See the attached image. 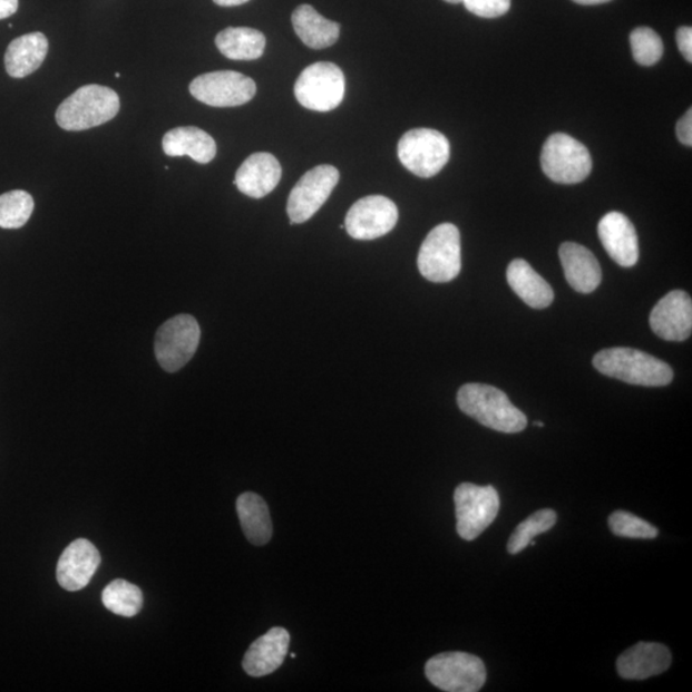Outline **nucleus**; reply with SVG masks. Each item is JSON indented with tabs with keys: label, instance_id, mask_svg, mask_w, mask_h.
I'll return each instance as SVG.
<instances>
[{
	"label": "nucleus",
	"instance_id": "f257e3e1",
	"mask_svg": "<svg viewBox=\"0 0 692 692\" xmlns=\"http://www.w3.org/2000/svg\"><path fill=\"white\" fill-rule=\"evenodd\" d=\"M458 407L478 423L504 433H518L527 417L511 405L506 392L485 383H467L458 391Z\"/></svg>",
	"mask_w": 692,
	"mask_h": 692
},
{
	"label": "nucleus",
	"instance_id": "f03ea898",
	"mask_svg": "<svg viewBox=\"0 0 692 692\" xmlns=\"http://www.w3.org/2000/svg\"><path fill=\"white\" fill-rule=\"evenodd\" d=\"M593 363L597 371L608 378L639 387H665L673 380L669 364L637 349H604L594 357Z\"/></svg>",
	"mask_w": 692,
	"mask_h": 692
},
{
	"label": "nucleus",
	"instance_id": "7ed1b4c3",
	"mask_svg": "<svg viewBox=\"0 0 692 692\" xmlns=\"http://www.w3.org/2000/svg\"><path fill=\"white\" fill-rule=\"evenodd\" d=\"M119 113L118 94L100 85H85L66 98L56 121L66 131H84L107 124Z\"/></svg>",
	"mask_w": 692,
	"mask_h": 692
},
{
	"label": "nucleus",
	"instance_id": "20e7f679",
	"mask_svg": "<svg viewBox=\"0 0 692 692\" xmlns=\"http://www.w3.org/2000/svg\"><path fill=\"white\" fill-rule=\"evenodd\" d=\"M418 270L436 284L455 280L461 270L460 234L457 226L441 224L430 231L418 253Z\"/></svg>",
	"mask_w": 692,
	"mask_h": 692
},
{
	"label": "nucleus",
	"instance_id": "39448f33",
	"mask_svg": "<svg viewBox=\"0 0 692 692\" xmlns=\"http://www.w3.org/2000/svg\"><path fill=\"white\" fill-rule=\"evenodd\" d=\"M398 157L410 173L430 178L448 164L450 143L446 135L432 128H415L401 136Z\"/></svg>",
	"mask_w": 692,
	"mask_h": 692
},
{
	"label": "nucleus",
	"instance_id": "423d86ee",
	"mask_svg": "<svg viewBox=\"0 0 692 692\" xmlns=\"http://www.w3.org/2000/svg\"><path fill=\"white\" fill-rule=\"evenodd\" d=\"M457 532L474 542L489 527L500 510L499 493L494 486L460 484L455 493Z\"/></svg>",
	"mask_w": 692,
	"mask_h": 692
},
{
	"label": "nucleus",
	"instance_id": "0eeeda50",
	"mask_svg": "<svg viewBox=\"0 0 692 692\" xmlns=\"http://www.w3.org/2000/svg\"><path fill=\"white\" fill-rule=\"evenodd\" d=\"M295 98L315 113H329L341 105L345 96V76L330 62H318L304 68L294 87Z\"/></svg>",
	"mask_w": 692,
	"mask_h": 692
},
{
	"label": "nucleus",
	"instance_id": "6e6552de",
	"mask_svg": "<svg viewBox=\"0 0 692 692\" xmlns=\"http://www.w3.org/2000/svg\"><path fill=\"white\" fill-rule=\"evenodd\" d=\"M544 174L558 184H578L593 169V159L584 144L567 134H554L542 153Z\"/></svg>",
	"mask_w": 692,
	"mask_h": 692
},
{
	"label": "nucleus",
	"instance_id": "1a4fd4ad",
	"mask_svg": "<svg viewBox=\"0 0 692 692\" xmlns=\"http://www.w3.org/2000/svg\"><path fill=\"white\" fill-rule=\"evenodd\" d=\"M425 672L433 686L448 692L480 691L487 676L480 657L461 652L432 656L426 663Z\"/></svg>",
	"mask_w": 692,
	"mask_h": 692
},
{
	"label": "nucleus",
	"instance_id": "9d476101",
	"mask_svg": "<svg viewBox=\"0 0 692 692\" xmlns=\"http://www.w3.org/2000/svg\"><path fill=\"white\" fill-rule=\"evenodd\" d=\"M201 326L191 314H178L166 321L156 333L154 352L162 369L173 373L192 361L199 347Z\"/></svg>",
	"mask_w": 692,
	"mask_h": 692
},
{
	"label": "nucleus",
	"instance_id": "9b49d317",
	"mask_svg": "<svg viewBox=\"0 0 692 692\" xmlns=\"http://www.w3.org/2000/svg\"><path fill=\"white\" fill-rule=\"evenodd\" d=\"M192 96L204 105L217 108L238 107L251 101L256 85L243 74L216 71L204 74L191 84Z\"/></svg>",
	"mask_w": 692,
	"mask_h": 692
},
{
	"label": "nucleus",
	"instance_id": "f8f14e48",
	"mask_svg": "<svg viewBox=\"0 0 692 692\" xmlns=\"http://www.w3.org/2000/svg\"><path fill=\"white\" fill-rule=\"evenodd\" d=\"M339 178V170L330 165L308 170L289 195L287 215L292 225L311 220L326 203Z\"/></svg>",
	"mask_w": 692,
	"mask_h": 692
},
{
	"label": "nucleus",
	"instance_id": "ddd939ff",
	"mask_svg": "<svg viewBox=\"0 0 692 692\" xmlns=\"http://www.w3.org/2000/svg\"><path fill=\"white\" fill-rule=\"evenodd\" d=\"M399 212L394 202L382 195L359 199L345 217L347 233L357 241H374L390 233L398 224Z\"/></svg>",
	"mask_w": 692,
	"mask_h": 692
},
{
	"label": "nucleus",
	"instance_id": "4468645a",
	"mask_svg": "<svg viewBox=\"0 0 692 692\" xmlns=\"http://www.w3.org/2000/svg\"><path fill=\"white\" fill-rule=\"evenodd\" d=\"M651 328L666 341H685L692 331V302L688 293L674 290L656 303L651 313Z\"/></svg>",
	"mask_w": 692,
	"mask_h": 692
},
{
	"label": "nucleus",
	"instance_id": "2eb2a0df",
	"mask_svg": "<svg viewBox=\"0 0 692 692\" xmlns=\"http://www.w3.org/2000/svg\"><path fill=\"white\" fill-rule=\"evenodd\" d=\"M100 554L87 538L67 546L57 564V581L67 592L87 587L99 568Z\"/></svg>",
	"mask_w": 692,
	"mask_h": 692
},
{
	"label": "nucleus",
	"instance_id": "dca6fc26",
	"mask_svg": "<svg viewBox=\"0 0 692 692\" xmlns=\"http://www.w3.org/2000/svg\"><path fill=\"white\" fill-rule=\"evenodd\" d=\"M601 242L611 259L622 267H634L639 261V238L635 226L620 212L605 215L597 226Z\"/></svg>",
	"mask_w": 692,
	"mask_h": 692
},
{
	"label": "nucleus",
	"instance_id": "f3484780",
	"mask_svg": "<svg viewBox=\"0 0 692 692\" xmlns=\"http://www.w3.org/2000/svg\"><path fill=\"white\" fill-rule=\"evenodd\" d=\"M282 176L280 162L270 153H254L237 169L234 184L243 194L254 199L269 195Z\"/></svg>",
	"mask_w": 692,
	"mask_h": 692
},
{
	"label": "nucleus",
	"instance_id": "a211bd4d",
	"mask_svg": "<svg viewBox=\"0 0 692 692\" xmlns=\"http://www.w3.org/2000/svg\"><path fill=\"white\" fill-rule=\"evenodd\" d=\"M290 635L285 628L273 627L247 649L243 661L244 671L252 678L269 676L285 662Z\"/></svg>",
	"mask_w": 692,
	"mask_h": 692
},
{
	"label": "nucleus",
	"instance_id": "6ab92c4d",
	"mask_svg": "<svg viewBox=\"0 0 692 692\" xmlns=\"http://www.w3.org/2000/svg\"><path fill=\"white\" fill-rule=\"evenodd\" d=\"M672 654L663 644L639 643L617 661L620 676L625 680H646L670 669Z\"/></svg>",
	"mask_w": 692,
	"mask_h": 692
},
{
	"label": "nucleus",
	"instance_id": "aec40b11",
	"mask_svg": "<svg viewBox=\"0 0 692 692\" xmlns=\"http://www.w3.org/2000/svg\"><path fill=\"white\" fill-rule=\"evenodd\" d=\"M559 259L568 284L577 293L589 294L601 285V264L587 247L576 243H564L559 250Z\"/></svg>",
	"mask_w": 692,
	"mask_h": 692
},
{
	"label": "nucleus",
	"instance_id": "412c9836",
	"mask_svg": "<svg viewBox=\"0 0 692 692\" xmlns=\"http://www.w3.org/2000/svg\"><path fill=\"white\" fill-rule=\"evenodd\" d=\"M162 147L169 157L187 156L201 165L209 164L217 154L215 139L194 126L177 127L168 131L162 140Z\"/></svg>",
	"mask_w": 692,
	"mask_h": 692
},
{
	"label": "nucleus",
	"instance_id": "4be33fe9",
	"mask_svg": "<svg viewBox=\"0 0 692 692\" xmlns=\"http://www.w3.org/2000/svg\"><path fill=\"white\" fill-rule=\"evenodd\" d=\"M49 42L45 33L31 32L14 39L4 56L6 70L14 79H23L46 61Z\"/></svg>",
	"mask_w": 692,
	"mask_h": 692
},
{
	"label": "nucleus",
	"instance_id": "5701e85b",
	"mask_svg": "<svg viewBox=\"0 0 692 692\" xmlns=\"http://www.w3.org/2000/svg\"><path fill=\"white\" fill-rule=\"evenodd\" d=\"M507 280L513 292L535 310H544L554 301L552 286L524 260L510 262Z\"/></svg>",
	"mask_w": 692,
	"mask_h": 692
},
{
	"label": "nucleus",
	"instance_id": "b1692460",
	"mask_svg": "<svg viewBox=\"0 0 692 692\" xmlns=\"http://www.w3.org/2000/svg\"><path fill=\"white\" fill-rule=\"evenodd\" d=\"M292 22L296 36L312 49L329 48L339 40L340 25L324 19L310 4L299 6L292 16Z\"/></svg>",
	"mask_w": 692,
	"mask_h": 692
},
{
	"label": "nucleus",
	"instance_id": "393cba45",
	"mask_svg": "<svg viewBox=\"0 0 692 692\" xmlns=\"http://www.w3.org/2000/svg\"><path fill=\"white\" fill-rule=\"evenodd\" d=\"M236 510L247 540L256 546L266 545L273 532L267 503L260 495L244 493L237 498Z\"/></svg>",
	"mask_w": 692,
	"mask_h": 692
},
{
	"label": "nucleus",
	"instance_id": "a878e982",
	"mask_svg": "<svg viewBox=\"0 0 692 692\" xmlns=\"http://www.w3.org/2000/svg\"><path fill=\"white\" fill-rule=\"evenodd\" d=\"M216 46L222 55L234 61H254L263 56L266 38L251 28H227L216 37Z\"/></svg>",
	"mask_w": 692,
	"mask_h": 692
},
{
	"label": "nucleus",
	"instance_id": "bb28decb",
	"mask_svg": "<svg viewBox=\"0 0 692 692\" xmlns=\"http://www.w3.org/2000/svg\"><path fill=\"white\" fill-rule=\"evenodd\" d=\"M101 602L108 611L131 618L140 613L144 597L138 586L125 579H115L103 589Z\"/></svg>",
	"mask_w": 692,
	"mask_h": 692
},
{
	"label": "nucleus",
	"instance_id": "cd10ccee",
	"mask_svg": "<svg viewBox=\"0 0 692 692\" xmlns=\"http://www.w3.org/2000/svg\"><path fill=\"white\" fill-rule=\"evenodd\" d=\"M557 524V513L542 509L529 516L513 532L508 542L509 554L516 555L527 548L534 537L548 533Z\"/></svg>",
	"mask_w": 692,
	"mask_h": 692
},
{
	"label": "nucleus",
	"instance_id": "c85d7f7f",
	"mask_svg": "<svg viewBox=\"0 0 692 692\" xmlns=\"http://www.w3.org/2000/svg\"><path fill=\"white\" fill-rule=\"evenodd\" d=\"M33 207L32 196L23 191H13L0 195V227L20 228L28 224Z\"/></svg>",
	"mask_w": 692,
	"mask_h": 692
},
{
	"label": "nucleus",
	"instance_id": "c756f323",
	"mask_svg": "<svg viewBox=\"0 0 692 692\" xmlns=\"http://www.w3.org/2000/svg\"><path fill=\"white\" fill-rule=\"evenodd\" d=\"M630 45L635 61L645 67H651L661 61L664 46L657 33L649 28H637L631 32Z\"/></svg>",
	"mask_w": 692,
	"mask_h": 692
},
{
	"label": "nucleus",
	"instance_id": "7c9ffc66",
	"mask_svg": "<svg viewBox=\"0 0 692 692\" xmlns=\"http://www.w3.org/2000/svg\"><path fill=\"white\" fill-rule=\"evenodd\" d=\"M611 532L615 536L628 538H655L657 528L646 523L643 518L631 515L628 511H614L608 519Z\"/></svg>",
	"mask_w": 692,
	"mask_h": 692
},
{
	"label": "nucleus",
	"instance_id": "2f4dec72",
	"mask_svg": "<svg viewBox=\"0 0 692 692\" xmlns=\"http://www.w3.org/2000/svg\"><path fill=\"white\" fill-rule=\"evenodd\" d=\"M467 10L483 19H497L509 11L510 0H464Z\"/></svg>",
	"mask_w": 692,
	"mask_h": 692
},
{
	"label": "nucleus",
	"instance_id": "473e14b6",
	"mask_svg": "<svg viewBox=\"0 0 692 692\" xmlns=\"http://www.w3.org/2000/svg\"><path fill=\"white\" fill-rule=\"evenodd\" d=\"M678 45L683 57L688 62H692V29L690 26H682L676 36Z\"/></svg>",
	"mask_w": 692,
	"mask_h": 692
},
{
	"label": "nucleus",
	"instance_id": "72a5a7b5",
	"mask_svg": "<svg viewBox=\"0 0 692 692\" xmlns=\"http://www.w3.org/2000/svg\"><path fill=\"white\" fill-rule=\"evenodd\" d=\"M676 134L683 145L692 147V109H689L680 119L676 126Z\"/></svg>",
	"mask_w": 692,
	"mask_h": 692
},
{
	"label": "nucleus",
	"instance_id": "f704fd0d",
	"mask_svg": "<svg viewBox=\"0 0 692 692\" xmlns=\"http://www.w3.org/2000/svg\"><path fill=\"white\" fill-rule=\"evenodd\" d=\"M19 10V0H0V20L8 19Z\"/></svg>",
	"mask_w": 692,
	"mask_h": 692
},
{
	"label": "nucleus",
	"instance_id": "c9c22d12",
	"mask_svg": "<svg viewBox=\"0 0 692 692\" xmlns=\"http://www.w3.org/2000/svg\"><path fill=\"white\" fill-rule=\"evenodd\" d=\"M213 2L221 7H236L247 3L250 0H213Z\"/></svg>",
	"mask_w": 692,
	"mask_h": 692
},
{
	"label": "nucleus",
	"instance_id": "e433bc0d",
	"mask_svg": "<svg viewBox=\"0 0 692 692\" xmlns=\"http://www.w3.org/2000/svg\"><path fill=\"white\" fill-rule=\"evenodd\" d=\"M574 2L578 4H583V6H596V4L608 3L611 2V0H574Z\"/></svg>",
	"mask_w": 692,
	"mask_h": 692
},
{
	"label": "nucleus",
	"instance_id": "4c0bfd02",
	"mask_svg": "<svg viewBox=\"0 0 692 692\" xmlns=\"http://www.w3.org/2000/svg\"><path fill=\"white\" fill-rule=\"evenodd\" d=\"M444 2H447L450 4H460V3H464V0H444Z\"/></svg>",
	"mask_w": 692,
	"mask_h": 692
},
{
	"label": "nucleus",
	"instance_id": "58836bf2",
	"mask_svg": "<svg viewBox=\"0 0 692 692\" xmlns=\"http://www.w3.org/2000/svg\"><path fill=\"white\" fill-rule=\"evenodd\" d=\"M535 426H537V427H544L545 425H544L543 422H538V421H536V422H535Z\"/></svg>",
	"mask_w": 692,
	"mask_h": 692
},
{
	"label": "nucleus",
	"instance_id": "ea45409f",
	"mask_svg": "<svg viewBox=\"0 0 692 692\" xmlns=\"http://www.w3.org/2000/svg\"><path fill=\"white\" fill-rule=\"evenodd\" d=\"M115 76L117 77V79H119V77H121V74L117 72Z\"/></svg>",
	"mask_w": 692,
	"mask_h": 692
}]
</instances>
